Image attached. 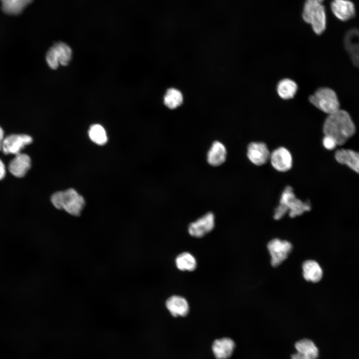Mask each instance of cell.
Returning <instances> with one entry per match:
<instances>
[{
  "label": "cell",
  "instance_id": "9a60e30c",
  "mask_svg": "<svg viewBox=\"0 0 359 359\" xmlns=\"http://www.w3.org/2000/svg\"><path fill=\"white\" fill-rule=\"evenodd\" d=\"M335 157L339 163L347 166L359 174V152L342 149L336 152Z\"/></svg>",
  "mask_w": 359,
  "mask_h": 359
},
{
  "label": "cell",
  "instance_id": "603a6c76",
  "mask_svg": "<svg viewBox=\"0 0 359 359\" xmlns=\"http://www.w3.org/2000/svg\"><path fill=\"white\" fill-rule=\"evenodd\" d=\"M176 263L178 268L181 271H191L196 266L195 258L188 252H183L179 254L176 259Z\"/></svg>",
  "mask_w": 359,
  "mask_h": 359
},
{
  "label": "cell",
  "instance_id": "e0dca14e",
  "mask_svg": "<svg viewBox=\"0 0 359 359\" xmlns=\"http://www.w3.org/2000/svg\"><path fill=\"white\" fill-rule=\"evenodd\" d=\"M166 304L168 310L174 317L185 316L189 311L187 301L181 296H171L168 299Z\"/></svg>",
  "mask_w": 359,
  "mask_h": 359
},
{
  "label": "cell",
  "instance_id": "7a4b0ae2",
  "mask_svg": "<svg viewBox=\"0 0 359 359\" xmlns=\"http://www.w3.org/2000/svg\"><path fill=\"white\" fill-rule=\"evenodd\" d=\"M311 210V204L308 201L303 202L296 197L292 187L287 186L283 191L278 206L275 208L274 218L279 220L287 212L291 218L303 214Z\"/></svg>",
  "mask_w": 359,
  "mask_h": 359
},
{
  "label": "cell",
  "instance_id": "ac0fdd59",
  "mask_svg": "<svg viewBox=\"0 0 359 359\" xmlns=\"http://www.w3.org/2000/svg\"><path fill=\"white\" fill-rule=\"evenodd\" d=\"M345 45L353 63L359 66V31L352 30L348 32L345 39Z\"/></svg>",
  "mask_w": 359,
  "mask_h": 359
},
{
  "label": "cell",
  "instance_id": "9c48e42d",
  "mask_svg": "<svg viewBox=\"0 0 359 359\" xmlns=\"http://www.w3.org/2000/svg\"><path fill=\"white\" fill-rule=\"evenodd\" d=\"M269 159L272 167L277 171L285 172L292 168V155L285 147H279L274 150L270 154Z\"/></svg>",
  "mask_w": 359,
  "mask_h": 359
},
{
  "label": "cell",
  "instance_id": "83f0119b",
  "mask_svg": "<svg viewBox=\"0 0 359 359\" xmlns=\"http://www.w3.org/2000/svg\"><path fill=\"white\" fill-rule=\"evenodd\" d=\"M4 138L3 131L0 127V151L2 150V146Z\"/></svg>",
  "mask_w": 359,
  "mask_h": 359
},
{
  "label": "cell",
  "instance_id": "4316f807",
  "mask_svg": "<svg viewBox=\"0 0 359 359\" xmlns=\"http://www.w3.org/2000/svg\"><path fill=\"white\" fill-rule=\"evenodd\" d=\"M5 175V166L3 162L0 159V180H2Z\"/></svg>",
  "mask_w": 359,
  "mask_h": 359
},
{
  "label": "cell",
  "instance_id": "ffe728a7",
  "mask_svg": "<svg viewBox=\"0 0 359 359\" xmlns=\"http://www.w3.org/2000/svg\"><path fill=\"white\" fill-rule=\"evenodd\" d=\"M303 276L305 280L318 282L323 276V270L320 265L315 261L307 260L303 264Z\"/></svg>",
  "mask_w": 359,
  "mask_h": 359
},
{
  "label": "cell",
  "instance_id": "d6986e66",
  "mask_svg": "<svg viewBox=\"0 0 359 359\" xmlns=\"http://www.w3.org/2000/svg\"><path fill=\"white\" fill-rule=\"evenodd\" d=\"M49 49L59 64L66 66L69 63L71 58L72 50L68 45L62 42H58Z\"/></svg>",
  "mask_w": 359,
  "mask_h": 359
},
{
  "label": "cell",
  "instance_id": "8fae6325",
  "mask_svg": "<svg viewBox=\"0 0 359 359\" xmlns=\"http://www.w3.org/2000/svg\"><path fill=\"white\" fill-rule=\"evenodd\" d=\"M331 8L334 15L343 21L352 19L356 14L355 4L350 0H333Z\"/></svg>",
  "mask_w": 359,
  "mask_h": 359
},
{
  "label": "cell",
  "instance_id": "8992f818",
  "mask_svg": "<svg viewBox=\"0 0 359 359\" xmlns=\"http://www.w3.org/2000/svg\"><path fill=\"white\" fill-rule=\"evenodd\" d=\"M267 248L271 257V264L275 267L287 258L292 246L287 241L274 239L268 243Z\"/></svg>",
  "mask_w": 359,
  "mask_h": 359
},
{
  "label": "cell",
  "instance_id": "7c38bea8",
  "mask_svg": "<svg viewBox=\"0 0 359 359\" xmlns=\"http://www.w3.org/2000/svg\"><path fill=\"white\" fill-rule=\"evenodd\" d=\"M296 353L291 355V359H317L319 350L314 343L309 339H302L296 343Z\"/></svg>",
  "mask_w": 359,
  "mask_h": 359
},
{
  "label": "cell",
  "instance_id": "44dd1931",
  "mask_svg": "<svg viewBox=\"0 0 359 359\" xmlns=\"http://www.w3.org/2000/svg\"><path fill=\"white\" fill-rule=\"evenodd\" d=\"M32 0H0L2 10L9 14L16 15L21 13Z\"/></svg>",
  "mask_w": 359,
  "mask_h": 359
},
{
  "label": "cell",
  "instance_id": "3957f363",
  "mask_svg": "<svg viewBox=\"0 0 359 359\" xmlns=\"http://www.w3.org/2000/svg\"><path fill=\"white\" fill-rule=\"evenodd\" d=\"M324 0H306L302 13L303 20L310 24L314 31L321 34L325 30L327 24Z\"/></svg>",
  "mask_w": 359,
  "mask_h": 359
},
{
  "label": "cell",
  "instance_id": "cb8c5ba5",
  "mask_svg": "<svg viewBox=\"0 0 359 359\" xmlns=\"http://www.w3.org/2000/svg\"><path fill=\"white\" fill-rule=\"evenodd\" d=\"M182 101V94L175 88L168 89L164 97V103L170 109H175L179 107L181 104Z\"/></svg>",
  "mask_w": 359,
  "mask_h": 359
},
{
  "label": "cell",
  "instance_id": "277c9868",
  "mask_svg": "<svg viewBox=\"0 0 359 359\" xmlns=\"http://www.w3.org/2000/svg\"><path fill=\"white\" fill-rule=\"evenodd\" d=\"M51 201L56 208L63 209L75 216L80 214L85 204L83 197L73 188L55 192L51 196Z\"/></svg>",
  "mask_w": 359,
  "mask_h": 359
},
{
  "label": "cell",
  "instance_id": "6da1fadb",
  "mask_svg": "<svg viewBox=\"0 0 359 359\" xmlns=\"http://www.w3.org/2000/svg\"><path fill=\"white\" fill-rule=\"evenodd\" d=\"M325 135L333 137L337 145H344L355 133V125L349 113L339 109L329 115L323 125Z\"/></svg>",
  "mask_w": 359,
  "mask_h": 359
},
{
  "label": "cell",
  "instance_id": "484cf974",
  "mask_svg": "<svg viewBox=\"0 0 359 359\" xmlns=\"http://www.w3.org/2000/svg\"><path fill=\"white\" fill-rule=\"evenodd\" d=\"M324 147L327 150H332L338 145L336 140L330 136L325 135L323 139Z\"/></svg>",
  "mask_w": 359,
  "mask_h": 359
},
{
  "label": "cell",
  "instance_id": "ba28073f",
  "mask_svg": "<svg viewBox=\"0 0 359 359\" xmlns=\"http://www.w3.org/2000/svg\"><path fill=\"white\" fill-rule=\"evenodd\" d=\"M214 223V214L209 212L191 223L188 226V231L191 236L201 237L213 229Z\"/></svg>",
  "mask_w": 359,
  "mask_h": 359
},
{
  "label": "cell",
  "instance_id": "5bb4252c",
  "mask_svg": "<svg viewBox=\"0 0 359 359\" xmlns=\"http://www.w3.org/2000/svg\"><path fill=\"white\" fill-rule=\"evenodd\" d=\"M235 348L234 341L229 338L215 340L212 345V351L216 359H227L233 353Z\"/></svg>",
  "mask_w": 359,
  "mask_h": 359
},
{
  "label": "cell",
  "instance_id": "d4e9b609",
  "mask_svg": "<svg viewBox=\"0 0 359 359\" xmlns=\"http://www.w3.org/2000/svg\"><path fill=\"white\" fill-rule=\"evenodd\" d=\"M91 140L99 145H103L107 142V136L104 128L99 124L92 125L88 132Z\"/></svg>",
  "mask_w": 359,
  "mask_h": 359
},
{
  "label": "cell",
  "instance_id": "2e32d148",
  "mask_svg": "<svg viewBox=\"0 0 359 359\" xmlns=\"http://www.w3.org/2000/svg\"><path fill=\"white\" fill-rule=\"evenodd\" d=\"M227 151L225 146L219 141L213 142L207 154V161L211 166H220L225 161Z\"/></svg>",
  "mask_w": 359,
  "mask_h": 359
},
{
  "label": "cell",
  "instance_id": "5b68a950",
  "mask_svg": "<svg viewBox=\"0 0 359 359\" xmlns=\"http://www.w3.org/2000/svg\"><path fill=\"white\" fill-rule=\"evenodd\" d=\"M309 101L322 111L332 114L340 109V103L335 92L331 88L323 87L318 89L310 96Z\"/></svg>",
  "mask_w": 359,
  "mask_h": 359
},
{
  "label": "cell",
  "instance_id": "7402d4cb",
  "mask_svg": "<svg viewBox=\"0 0 359 359\" xmlns=\"http://www.w3.org/2000/svg\"><path fill=\"white\" fill-rule=\"evenodd\" d=\"M296 83L290 79L281 80L278 84L277 90L279 96L284 99L292 98L297 90Z\"/></svg>",
  "mask_w": 359,
  "mask_h": 359
},
{
  "label": "cell",
  "instance_id": "52a82bcc",
  "mask_svg": "<svg viewBox=\"0 0 359 359\" xmlns=\"http://www.w3.org/2000/svg\"><path fill=\"white\" fill-rule=\"evenodd\" d=\"M32 142V138L25 134H11L4 138L2 150L5 155H17L26 145Z\"/></svg>",
  "mask_w": 359,
  "mask_h": 359
},
{
  "label": "cell",
  "instance_id": "30bf717a",
  "mask_svg": "<svg viewBox=\"0 0 359 359\" xmlns=\"http://www.w3.org/2000/svg\"><path fill=\"white\" fill-rule=\"evenodd\" d=\"M270 153L266 145L262 142H252L247 147V156L254 165L261 166L270 158Z\"/></svg>",
  "mask_w": 359,
  "mask_h": 359
},
{
  "label": "cell",
  "instance_id": "4fadbf2b",
  "mask_svg": "<svg viewBox=\"0 0 359 359\" xmlns=\"http://www.w3.org/2000/svg\"><path fill=\"white\" fill-rule=\"evenodd\" d=\"M31 167V160L26 154L19 153L10 161L8 166L10 173L17 178L23 177Z\"/></svg>",
  "mask_w": 359,
  "mask_h": 359
}]
</instances>
